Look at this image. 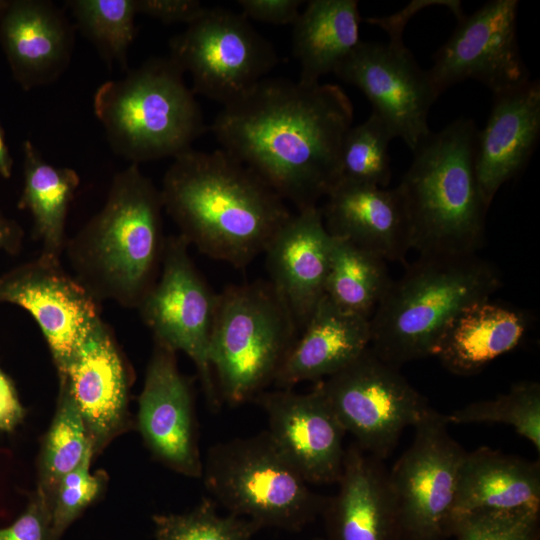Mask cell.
<instances>
[{
    "instance_id": "37",
    "label": "cell",
    "mask_w": 540,
    "mask_h": 540,
    "mask_svg": "<svg viewBox=\"0 0 540 540\" xmlns=\"http://www.w3.org/2000/svg\"><path fill=\"white\" fill-rule=\"evenodd\" d=\"M0 540H52L51 501L42 489L13 524L0 528Z\"/></svg>"
},
{
    "instance_id": "40",
    "label": "cell",
    "mask_w": 540,
    "mask_h": 540,
    "mask_svg": "<svg viewBox=\"0 0 540 540\" xmlns=\"http://www.w3.org/2000/svg\"><path fill=\"white\" fill-rule=\"evenodd\" d=\"M23 415L24 411L12 382L0 370V430H13Z\"/></svg>"
},
{
    "instance_id": "21",
    "label": "cell",
    "mask_w": 540,
    "mask_h": 540,
    "mask_svg": "<svg viewBox=\"0 0 540 540\" xmlns=\"http://www.w3.org/2000/svg\"><path fill=\"white\" fill-rule=\"evenodd\" d=\"M539 136V80L494 95L486 125L477 131L474 157L477 182L488 208L500 187L527 166Z\"/></svg>"
},
{
    "instance_id": "1",
    "label": "cell",
    "mask_w": 540,
    "mask_h": 540,
    "mask_svg": "<svg viewBox=\"0 0 540 540\" xmlns=\"http://www.w3.org/2000/svg\"><path fill=\"white\" fill-rule=\"evenodd\" d=\"M352 121V103L337 85L264 78L224 105L208 129L299 211L318 206L341 179Z\"/></svg>"
},
{
    "instance_id": "8",
    "label": "cell",
    "mask_w": 540,
    "mask_h": 540,
    "mask_svg": "<svg viewBox=\"0 0 540 540\" xmlns=\"http://www.w3.org/2000/svg\"><path fill=\"white\" fill-rule=\"evenodd\" d=\"M202 477L216 503L260 529L301 531L321 515L327 500L310 488L266 430L213 445Z\"/></svg>"
},
{
    "instance_id": "13",
    "label": "cell",
    "mask_w": 540,
    "mask_h": 540,
    "mask_svg": "<svg viewBox=\"0 0 540 540\" xmlns=\"http://www.w3.org/2000/svg\"><path fill=\"white\" fill-rule=\"evenodd\" d=\"M189 246L181 235L166 237L159 276L137 309L155 342L194 362L207 402L217 411L222 404L209 359L217 294L194 265Z\"/></svg>"
},
{
    "instance_id": "30",
    "label": "cell",
    "mask_w": 540,
    "mask_h": 540,
    "mask_svg": "<svg viewBox=\"0 0 540 540\" xmlns=\"http://www.w3.org/2000/svg\"><path fill=\"white\" fill-rule=\"evenodd\" d=\"M77 28L110 66L128 72L127 54L135 37V0H68Z\"/></svg>"
},
{
    "instance_id": "44",
    "label": "cell",
    "mask_w": 540,
    "mask_h": 540,
    "mask_svg": "<svg viewBox=\"0 0 540 540\" xmlns=\"http://www.w3.org/2000/svg\"><path fill=\"white\" fill-rule=\"evenodd\" d=\"M311 540H324L323 538H314V539H311Z\"/></svg>"
},
{
    "instance_id": "17",
    "label": "cell",
    "mask_w": 540,
    "mask_h": 540,
    "mask_svg": "<svg viewBox=\"0 0 540 540\" xmlns=\"http://www.w3.org/2000/svg\"><path fill=\"white\" fill-rule=\"evenodd\" d=\"M175 353L155 342L139 398V428L159 460L182 474L201 478L192 390L178 370Z\"/></svg>"
},
{
    "instance_id": "26",
    "label": "cell",
    "mask_w": 540,
    "mask_h": 540,
    "mask_svg": "<svg viewBox=\"0 0 540 540\" xmlns=\"http://www.w3.org/2000/svg\"><path fill=\"white\" fill-rule=\"evenodd\" d=\"M526 326L519 310L490 299L476 301L451 321L433 356L455 375H473L518 346Z\"/></svg>"
},
{
    "instance_id": "25",
    "label": "cell",
    "mask_w": 540,
    "mask_h": 540,
    "mask_svg": "<svg viewBox=\"0 0 540 540\" xmlns=\"http://www.w3.org/2000/svg\"><path fill=\"white\" fill-rule=\"evenodd\" d=\"M540 510V465L489 447L465 452L454 514L477 510Z\"/></svg>"
},
{
    "instance_id": "35",
    "label": "cell",
    "mask_w": 540,
    "mask_h": 540,
    "mask_svg": "<svg viewBox=\"0 0 540 540\" xmlns=\"http://www.w3.org/2000/svg\"><path fill=\"white\" fill-rule=\"evenodd\" d=\"M540 510H477L455 515L454 540H539Z\"/></svg>"
},
{
    "instance_id": "33",
    "label": "cell",
    "mask_w": 540,
    "mask_h": 540,
    "mask_svg": "<svg viewBox=\"0 0 540 540\" xmlns=\"http://www.w3.org/2000/svg\"><path fill=\"white\" fill-rule=\"evenodd\" d=\"M392 139L387 125L374 113L351 126L341 145V179L386 188L391 179L388 145Z\"/></svg>"
},
{
    "instance_id": "18",
    "label": "cell",
    "mask_w": 540,
    "mask_h": 540,
    "mask_svg": "<svg viewBox=\"0 0 540 540\" xmlns=\"http://www.w3.org/2000/svg\"><path fill=\"white\" fill-rule=\"evenodd\" d=\"M58 372L60 390L79 410L93 449L100 447L122 424L128 395L127 369L101 318Z\"/></svg>"
},
{
    "instance_id": "10",
    "label": "cell",
    "mask_w": 540,
    "mask_h": 540,
    "mask_svg": "<svg viewBox=\"0 0 540 540\" xmlns=\"http://www.w3.org/2000/svg\"><path fill=\"white\" fill-rule=\"evenodd\" d=\"M169 57L192 77L194 94L224 105L238 99L277 65L272 44L241 13L206 8L169 41Z\"/></svg>"
},
{
    "instance_id": "3",
    "label": "cell",
    "mask_w": 540,
    "mask_h": 540,
    "mask_svg": "<svg viewBox=\"0 0 540 540\" xmlns=\"http://www.w3.org/2000/svg\"><path fill=\"white\" fill-rule=\"evenodd\" d=\"M160 189L131 163L115 174L106 201L65 249L73 277L100 303L137 309L156 282L166 237Z\"/></svg>"
},
{
    "instance_id": "23",
    "label": "cell",
    "mask_w": 540,
    "mask_h": 540,
    "mask_svg": "<svg viewBox=\"0 0 540 540\" xmlns=\"http://www.w3.org/2000/svg\"><path fill=\"white\" fill-rule=\"evenodd\" d=\"M321 209L328 233L376 254L405 261L410 247L408 222L397 188L339 180Z\"/></svg>"
},
{
    "instance_id": "22",
    "label": "cell",
    "mask_w": 540,
    "mask_h": 540,
    "mask_svg": "<svg viewBox=\"0 0 540 540\" xmlns=\"http://www.w3.org/2000/svg\"><path fill=\"white\" fill-rule=\"evenodd\" d=\"M331 242L315 206L292 214L264 251L269 281L285 298L300 331L325 295Z\"/></svg>"
},
{
    "instance_id": "31",
    "label": "cell",
    "mask_w": 540,
    "mask_h": 540,
    "mask_svg": "<svg viewBox=\"0 0 540 540\" xmlns=\"http://www.w3.org/2000/svg\"><path fill=\"white\" fill-rule=\"evenodd\" d=\"M454 424L501 423L511 427L540 452V384L522 381L493 399L467 404L445 415Z\"/></svg>"
},
{
    "instance_id": "12",
    "label": "cell",
    "mask_w": 540,
    "mask_h": 540,
    "mask_svg": "<svg viewBox=\"0 0 540 540\" xmlns=\"http://www.w3.org/2000/svg\"><path fill=\"white\" fill-rule=\"evenodd\" d=\"M411 445L389 471L401 540H448L458 472L465 454L445 415L429 407Z\"/></svg>"
},
{
    "instance_id": "14",
    "label": "cell",
    "mask_w": 540,
    "mask_h": 540,
    "mask_svg": "<svg viewBox=\"0 0 540 540\" xmlns=\"http://www.w3.org/2000/svg\"><path fill=\"white\" fill-rule=\"evenodd\" d=\"M518 5L517 0H492L458 19L427 70L438 96L468 79L481 82L493 95L530 80L517 40Z\"/></svg>"
},
{
    "instance_id": "4",
    "label": "cell",
    "mask_w": 540,
    "mask_h": 540,
    "mask_svg": "<svg viewBox=\"0 0 540 540\" xmlns=\"http://www.w3.org/2000/svg\"><path fill=\"white\" fill-rule=\"evenodd\" d=\"M477 131L473 120L460 118L430 132L396 187L410 247L420 256L471 255L483 244L488 207L475 172Z\"/></svg>"
},
{
    "instance_id": "5",
    "label": "cell",
    "mask_w": 540,
    "mask_h": 540,
    "mask_svg": "<svg viewBox=\"0 0 540 540\" xmlns=\"http://www.w3.org/2000/svg\"><path fill=\"white\" fill-rule=\"evenodd\" d=\"M494 264L476 254L419 256L391 281L370 318V349L399 368L433 356L451 321L468 305L500 288Z\"/></svg>"
},
{
    "instance_id": "42",
    "label": "cell",
    "mask_w": 540,
    "mask_h": 540,
    "mask_svg": "<svg viewBox=\"0 0 540 540\" xmlns=\"http://www.w3.org/2000/svg\"><path fill=\"white\" fill-rule=\"evenodd\" d=\"M13 158L6 143L5 132L0 123V176L10 178L12 175Z\"/></svg>"
},
{
    "instance_id": "28",
    "label": "cell",
    "mask_w": 540,
    "mask_h": 540,
    "mask_svg": "<svg viewBox=\"0 0 540 540\" xmlns=\"http://www.w3.org/2000/svg\"><path fill=\"white\" fill-rule=\"evenodd\" d=\"M23 189L18 207L30 211L33 235L41 240L42 255L59 259L66 245L65 223L79 186L78 173L48 163L29 140L23 143Z\"/></svg>"
},
{
    "instance_id": "27",
    "label": "cell",
    "mask_w": 540,
    "mask_h": 540,
    "mask_svg": "<svg viewBox=\"0 0 540 540\" xmlns=\"http://www.w3.org/2000/svg\"><path fill=\"white\" fill-rule=\"evenodd\" d=\"M356 0H311L293 24L292 51L300 65L299 81L318 83L362 41Z\"/></svg>"
},
{
    "instance_id": "41",
    "label": "cell",
    "mask_w": 540,
    "mask_h": 540,
    "mask_svg": "<svg viewBox=\"0 0 540 540\" xmlns=\"http://www.w3.org/2000/svg\"><path fill=\"white\" fill-rule=\"evenodd\" d=\"M23 229L0 210V251L9 254L19 252L23 241Z\"/></svg>"
},
{
    "instance_id": "32",
    "label": "cell",
    "mask_w": 540,
    "mask_h": 540,
    "mask_svg": "<svg viewBox=\"0 0 540 540\" xmlns=\"http://www.w3.org/2000/svg\"><path fill=\"white\" fill-rule=\"evenodd\" d=\"M93 447L83 418L72 399L60 390L56 415L42 453V489L52 501L63 476L75 469Z\"/></svg>"
},
{
    "instance_id": "19",
    "label": "cell",
    "mask_w": 540,
    "mask_h": 540,
    "mask_svg": "<svg viewBox=\"0 0 540 540\" xmlns=\"http://www.w3.org/2000/svg\"><path fill=\"white\" fill-rule=\"evenodd\" d=\"M355 442L346 447L338 490L321 516L324 540H401L389 471Z\"/></svg>"
},
{
    "instance_id": "43",
    "label": "cell",
    "mask_w": 540,
    "mask_h": 540,
    "mask_svg": "<svg viewBox=\"0 0 540 540\" xmlns=\"http://www.w3.org/2000/svg\"><path fill=\"white\" fill-rule=\"evenodd\" d=\"M7 3H8V0H0V15L3 12V10L5 9Z\"/></svg>"
},
{
    "instance_id": "11",
    "label": "cell",
    "mask_w": 540,
    "mask_h": 540,
    "mask_svg": "<svg viewBox=\"0 0 540 540\" xmlns=\"http://www.w3.org/2000/svg\"><path fill=\"white\" fill-rule=\"evenodd\" d=\"M398 369L368 347L344 369L317 381L345 432L380 460L430 407Z\"/></svg>"
},
{
    "instance_id": "16",
    "label": "cell",
    "mask_w": 540,
    "mask_h": 540,
    "mask_svg": "<svg viewBox=\"0 0 540 540\" xmlns=\"http://www.w3.org/2000/svg\"><path fill=\"white\" fill-rule=\"evenodd\" d=\"M253 401L264 410L275 445L309 484L337 483L346 432L318 382L307 393L278 388Z\"/></svg>"
},
{
    "instance_id": "15",
    "label": "cell",
    "mask_w": 540,
    "mask_h": 540,
    "mask_svg": "<svg viewBox=\"0 0 540 540\" xmlns=\"http://www.w3.org/2000/svg\"><path fill=\"white\" fill-rule=\"evenodd\" d=\"M0 303L20 306L33 317L57 369L100 318L98 303L60 260L42 254L0 276Z\"/></svg>"
},
{
    "instance_id": "2",
    "label": "cell",
    "mask_w": 540,
    "mask_h": 540,
    "mask_svg": "<svg viewBox=\"0 0 540 540\" xmlns=\"http://www.w3.org/2000/svg\"><path fill=\"white\" fill-rule=\"evenodd\" d=\"M163 208L189 245L244 269L291 217L286 202L223 149L173 158L160 189Z\"/></svg>"
},
{
    "instance_id": "9",
    "label": "cell",
    "mask_w": 540,
    "mask_h": 540,
    "mask_svg": "<svg viewBox=\"0 0 540 540\" xmlns=\"http://www.w3.org/2000/svg\"><path fill=\"white\" fill-rule=\"evenodd\" d=\"M429 2L411 4L389 19H366L385 28L389 42L361 41L334 72L362 91L372 105V113L412 151L430 133L428 112L439 96L427 71L405 47L402 32L410 14Z\"/></svg>"
},
{
    "instance_id": "29",
    "label": "cell",
    "mask_w": 540,
    "mask_h": 540,
    "mask_svg": "<svg viewBox=\"0 0 540 540\" xmlns=\"http://www.w3.org/2000/svg\"><path fill=\"white\" fill-rule=\"evenodd\" d=\"M391 281L384 259L332 236L325 295L340 309L370 319Z\"/></svg>"
},
{
    "instance_id": "38",
    "label": "cell",
    "mask_w": 540,
    "mask_h": 540,
    "mask_svg": "<svg viewBox=\"0 0 540 540\" xmlns=\"http://www.w3.org/2000/svg\"><path fill=\"white\" fill-rule=\"evenodd\" d=\"M137 14H144L164 24L193 22L206 7L197 0H135Z\"/></svg>"
},
{
    "instance_id": "24",
    "label": "cell",
    "mask_w": 540,
    "mask_h": 540,
    "mask_svg": "<svg viewBox=\"0 0 540 540\" xmlns=\"http://www.w3.org/2000/svg\"><path fill=\"white\" fill-rule=\"evenodd\" d=\"M274 384L292 389L344 369L371 342L370 319L340 309L324 295L301 330Z\"/></svg>"
},
{
    "instance_id": "6",
    "label": "cell",
    "mask_w": 540,
    "mask_h": 540,
    "mask_svg": "<svg viewBox=\"0 0 540 540\" xmlns=\"http://www.w3.org/2000/svg\"><path fill=\"white\" fill-rule=\"evenodd\" d=\"M120 80L98 87L93 109L113 152L131 163L175 158L208 128L184 73L169 57H154Z\"/></svg>"
},
{
    "instance_id": "20",
    "label": "cell",
    "mask_w": 540,
    "mask_h": 540,
    "mask_svg": "<svg viewBox=\"0 0 540 540\" xmlns=\"http://www.w3.org/2000/svg\"><path fill=\"white\" fill-rule=\"evenodd\" d=\"M0 45L13 78L25 91L51 84L68 68L74 27L47 0H8L0 15Z\"/></svg>"
},
{
    "instance_id": "36",
    "label": "cell",
    "mask_w": 540,
    "mask_h": 540,
    "mask_svg": "<svg viewBox=\"0 0 540 540\" xmlns=\"http://www.w3.org/2000/svg\"><path fill=\"white\" fill-rule=\"evenodd\" d=\"M92 454L93 447L75 469L62 477L56 487L51 501L52 540L59 539L100 491L101 479L89 471Z\"/></svg>"
},
{
    "instance_id": "39",
    "label": "cell",
    "mask_w": 540,
    "mask_h": 540,
    "mask_svg": "<svg viewBox=\"0 0 540 540\" xmlns=\"http://www.w3.org/2000/svg\"><path fill=\"white\" fill-rule=\"evenodd\" d=\"M301 0H239L242 14L259 22L294 24L300 14Z\"/></svg>"
},
{
    "instance_id": "7",
    "label": "cell",
    "mask_w": 540,
    "mask_h": 540,
    "mask_svg": "<svg viewBox=\"0 0 540 540\" xmlns=\"http://www.w3.org/2000/svg\"><path fill=\"white\" fill-rule=\"evenodd\" d=\"M299 331L269 280L229 285L218 293L209 359L221 404L253 401L274 383Z\"/></svg>"
},
{
    "instance_id": "34",
    "label": "cell",
    "mask_w": 540,
    "mask_h": 540,
    "mask_svg": "<svg viewBox=\"0 0 540 540\" xmlns=\"http://www.w3.org/2000/svg\"><path fill=\"white\" fill-rule=\"evenodd\" d=\"M153 522L156 540H251L260 530L246 518L220 515L211 498L187 513L156 515Z\"/></svg>"
}]
</instances>
